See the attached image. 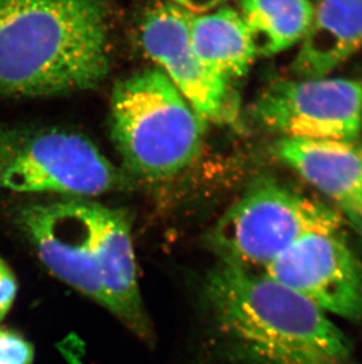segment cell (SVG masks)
Instances as JSON below:
<instances>
[{
	"label": "cell",
	"instance_id": "obj_12",
	"mask_svg": "<svg viewBox=\"0 0 362 364\" xmlns=\"http://www.w3.org/2000/svg\"><path fill=\"white\" fill-rule=\"evenodd\" d=\"M362 48V0H318L293 62L297 78L327 77Z\"/></svg>",
	"mask_w": 362,
	"mask_h": 364
},
{
	"label": "cell",
	"instance_id": "obj_13",
	"mask_svg": "<svg viewBox=\"0 0 362 364\" xmlns=\"http://www.w3.org/2000/svg\"><path fill=\"white\" fill-rule=\"evenodd\" d=\"M190 38L202 64L231 84L246 76L258 55L243 17L232 7L190 14Z\"/></svg>",
	"mask_w": 362,
	"mask_h": 364
},
{
	"label": "cell",
	"instance_id": "obj_16",
	"mask_svg": "<svg viewBox=\"0 0 362 364\" xmlns=\"http://www.w3.org/2000/svg\"><path fill=\"white\" fill-rule=\"evenodd\" d=\"M17 291V279L9 265L0 257V321L10 311Z\"/></svg>",
	"mask_w": 362,
	"mask_h": 364
},
{
	"label": "cell",
	"instance_id": "obj_17",
	"mask_svg": "<svg viewBox=\"0 0 362 364\" xmlns=\"http://www.w3.org/2000/svg\"><path fill=\"white\" fill-rule=\"evenodd\" d=\"M226 1L227 0H171L175 6L197 14H207L219 7L225 6Z\"/></svg>",
	"mask_w": 362,
	"mask_h": 364
},
{
	"label": "cell",
	"instance_id": "obj_10",
	"mask_svg": "<svg viewBox=\"0 0 362 364\" xmlns=\"http://www.w3.org/2000/svg\"><path fill=\"white\" fill-rule=\"evenodd\" d=\"M91 245L106 309L141 336L150 326L138 284L131 223L126 213L100 203L86 200Z\"/></svg>",
	"mask_w": 362,
	"mask_h": 364
},
{
	"label": "cell",
	"instance_id": "obj_15",
	"mask_svg": "<svg viewBox=\"0 0 362 364\" xmlns=\"http://www.w3.org/2000/svg\"><path fill=\"white\" fill-rule=\"evenodd\" d=\"M32 344L13 330L0 328V364H32Z\"/></svg>",
	"mask_w": 362,
	"mask_h": 364
},
{
	"label": "cell",
	"instance_id": "obj_5",
	"mask_svg": "<svg viewBox=\"0 0 362 364\" xmlns=\"http://www.w3.org/2000/svg\"><path fill=\"white\" fill-rule=\"evenodd\" d=\"M335 210L274 182H261L219 220L209 247L226 264L263 272L308 235L340 231Z\"/></svg>",
	"mask_w": 362,
	"mask_h": 364
},
{
	"label": "cell",
	"instance_id": "obj_9",
	"mask_svg": "<svg viewBox=\"0 0 362 364\" xmlns=\"http://www.w3.org/2000/svg\"><path fill=\"white\" fill-rule=\"evenodd\" d=\"M17 224L45 267L60 281L106 308L91 245L85 200L28 204Z\"/></svg>",
	"mask_w": 362,
	"mask_h": 364
},
{
	"label": "cell",
	"instance_id": "obj_3",
	"mask_svg": "<svg viewBox=\"0 0 362 364\" xmlns=\"http://www.w3.org/2000/svg\"><path fill=\"white\" fill-rule=\"evenodd\" d=\"M206 121L160 69L141 70L116 82L111 98V134L133 175L171 178L198 157Z\"/></svg>",
	"mask_w": 362,
	"mask_h": 364
},
{
	"label": "cell",
	"instance_id": "obj_1",
	"mask_svg": "<svg viewBox=\"0 0 362 364\" xmlns=\"http://www.w3.org/2000/svg\"><path fill=\"white\" fill-rule=\"evenodd\" d=\"M109 69L105 0H0V97L85 91Z\"/></svg>",
	"mask_w": 362,
	"mask_h": 364
},
{
	"label": "cell",
	"instance_id": "obj_4",
	"mask_svg": "<svg viewBox=\"0 0 362 364\" xmlns=\"http://www.w3.org/2000/svg\"><path fill=\"white\" fill-rule=\"evenodd\" d=\"M124 186L123 172L85 136L0 123V189L92 197Z\"/></svg>",
	"mask_w": 362,
	"mask_h": 364
},
{
	"label": "cell",
	"instance_id": "obj_11",
	"mask_svg": "<svg viewBox=\"0 0 362 364\" xmlns=\"http://www.w3.org/2000/svg\"><path fill=\"white\" fill-rule=\"evenodd\" d=\"M279 159L340 210L362 237V143L356 139L281 138Z\"/></svg>",
	"mask_w": 362,
	"mask_h": 364
},
{
	"label": "cell",
	"instance_id": "obj_7",
	"mask_svg": "<svg viewBox=\"0 0 362 364\" xmlns=\"http://www.w3.org/2000/svg\"><path fill=\"white\" fill-rule=\"evenodd\" d=\"M263 274L328 316L362 324V262L340 231L308 235Z\"/></svg>",
	"mask_w": 362,
	"mask_h": 364
},
{
	"label": "cell",
	"instance_id": "obj_14",
	"mask_svg": "<svg viewBox=\"0 0 362 364\" xmlns=\"http://www.w3.org/2000/svg\"><path fill=\"white\" fill-rule=\"evenodd\" d=\"M256 55H274L300 44L311 25V0H239Z\"/></svg>",
	"mask_w": 362,
	"mask_h": 364
},
{
	"label": "cell",
	"instance_id": "obj_2",
	"mask_svg": "<svg viewBox=\"0 0 362 364\" xmlns=\"http://www.w3.org/2000/svg\"><path fill=\"white\" fill-rule=\"evenodd\" d=\"M204 291L241 364H356L331 316L263 272L219 262Z\"/></svg>",
	"mask_w": 362,
	"mask_h": 364
},
{
	"label": "cell",
	"instance_id": "obj_8",
	"mask_svg": "<svg viewBox=\"0 0 362 364\" xmlns=\"http://www.w3.org/2000/svg\"><path fill=\"white\" fill-rule=\"evenodd\" d=\"M190 14L172 3L152 7L141 25V46L206 122L229 123L236 119V95L195 53Z\"/></svg>",
	"mask_w": 362,
	"mask_h": 364
},
{
	"label": "cell",
	"instance_id": "obj_6",
	"mask_svg": "<svg viewBox=\"0 0 362 364\" xmlns=\"http://www.w3.org/2000/svg\"><path fill=\"white\" fill-rule=\"evenodd\" d=\"M253 112L283 138L356 139L362 129V84L331 77L275 82L256 100Z\"/></svg>",
	"mask_w": 362,
	"mask_h": 364
}]
</instances>
